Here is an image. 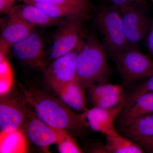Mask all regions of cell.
<instances>
[{"instance_id": "1", "label": "cell", "mask_w": 153, "mask_h": 153, "mask_svg": "<svg viewBox=\"0 0 153 153\" xmlns=\"http://www.w3.org/2000/svg\"><path fill=\"white\" fill-rule=\"evenodd\" d=\"M111 75L107 53L95 32L91 31L77 56L76 81L85 89L94 84L108 82Z\"/></svg>"}, {"instance_id": "2", "label": "cell", "mask_w": 153, "mask_h": 153, "mask_svg": "<svg viewBox=\"0 0 153 153\" xmlns=\"http://www.w3.org/2000/svg\"><path fill=\"white\" fill-rule=\"evenodd\" d=\"M25 98L36 116L54 128L67 131L86 127L81 115L73 111L59 98L39 90H27L21 86Z\"/></svg>"}, {"instance_id": "3", "label": "cell", "mask_w": 153, "mask_h": 153, "mask_svg": "<svg viewBox=\"0 0 153 153\" xmlns=\"http://www.w3.org/2000/svg\"><path fill=\"white\" fill-rule=\"evenodd\" d=\"M94 22L101 37V43L111 57L131 48L127 40L117 7L102 6L97 12Z\"/></svg>"}, {"instance_id": "4", "label": "cell", "mask_w": 153, "mask_h": 153, "mask_svg": "<svg viewBox=\"0 0 153 153\" xmlns=\"http://www.w3.org/2000/svg\"><path fill=\"white\" fill-rule=\"evenodd\" d=\"M124 85L133 84L153 76V60L140 52L137 47L111 57Z\"/></svg>"}, {"instance_id": "5", "label": "cell", "mask_w": 153, "mask_h": 153, "mask_svg": "<svg viewBox=\"0 0 153 153\" xmlns=\"http://www.w3.org/2000/svg\"><path fill=\"white\" fill-rule=\"evenodd\" d=\"M81 18L65 19L58 27L52 39L48 52V57L52 61L73 51L85 40L84 23Z\"/></svg>"}, {"instance_id": "6", "label": "cell", "mask_w": 153, "mask_h": 153, "mask_svg": "<svg viewBox=\"0 0 153 153\" xmlns=\"http://www.w3.org/2000/svg\"><path fill=\"white\" fill-rule=\"evenodd\" d=\"M84 41L73 51L52 61L45 69L44 79L56 94L76 80V60Z\"/></svg>"}, {"instance_id": "7", "label": "cell", "mask_w": 153, "mask_h": 153, "mask_svg": "<svg viewBox=\"0 0 153 153\" xmlns=\"http://www.w3.org/2000/svg\"><path fill=\"white\" fill-rule=\"evenodd\" d=\"M117 7L127 40L131 46L137 47V44L144 38L150 27L145 7L135 5Z\"/></svg>"}, {"instance_id": "8", "label": "cell", "mask_w": 153, "mask_h": 153, "mask_svg": "<svg viewBox=\"0 0 153 153\" xmlns=\"http://www.w3.org/2000/svg\"><path fill=\"white\" fill-rule=\"evenodd\" d=\"M125 101L117 106L110 108L94 107L80 114L83 123L94 131L103 134L105 136L116 132L114 123L116 118L124 108Z\"/></svg>"}, {"instance_id": "9", "label": "cell", "mask_w": 153, "mask_h": 153, "mask_svg": "<svg viewBox=\"0 0 153 153\" xmlns=\"http://www.w3.org/2000/svg\"><path fill=\"white\" fill-rule=\"evenodd\" d=\"M11 48L14 57L19 61L34 67L45 66L44 42L41 36L34 31Z\"/></svg>"}, {"instance_id": "10", "label": "cell", "mask_w": 153, "mask_h": 153, "mask_svg": "<svg viewBox=\"0 0 153 153\" xmlns=\"http://www.w3.org/2000/svg\"><path fill=\"white\" fill-rule=\"evenodd\" d=\"M24 125L25 134L34 145L46 148L52 144L57 143L60 129L54 128L41 121L35 113L27 110V119Z\"/></svg>"}, {"instance_id": "11", "label": "cell", "mask_w": 153, "mask_h": 153, "mask_svg": "<svg viewBox=\"0 0 153 153\" xmlns=\"http://www.w3.org/2000/svg\"><path fill=\"white\" fill-rule=\"evenodd\" d=\"M27 119V110L14 99L1 96L0 131L8 132L21 129Z\"/></svg>"}, {"instance_id": "12", "label": "cell", "mask_w": 153, "mask_h": 153, "mask_svg": "<svg viewBox=\"0 0 153 153\" xmlns=\"http://www.w3.org/2000/svg\"><path fill=\"white\" fill-rule=\"evenodd\" d=\"M8 16V19L1 31L0 54L2 55H6L13 45L29 36L36 27L15 16Z\"/></svg>"}, {"instance_id": "13", "label": "cell", "mask_w": 153, "mask_h": 153, "mask_svg": "<svg viewBox=\"0 0 153 153\" xmlns=\"http://www.w3.org/2000/svg\"><path fill=\"white\" fill-rule=\"evenodd\" d=\"M7 14L18 17L35 27L44 28L59 27L64 20L51 18L41 9L28 3L13 7Z\"/></svg>"}, {"instance_id": "14", "label": "cell", "mask_w": 153, "mask_h": 153, "mask_svg": "<svg viewBox=\"0 0 153 153\" xmlns=\"http://www.w3.org/2000/svg\"><path fill=\"white\" fill-rule=\"evenodd\" d=\"M153 113V92L140 95L130 105L123 108L119 114V124L123 126L146 115Z\"/></svg>"}, {"instance_id": "15", "label": "cell", "mask_w": 153, "mask_h": 153, "mask_svg": "<svg viewBox=\"0 0 153 153\" xmlns=\"http://www.w3.org/2000/svg\"><path fill=\"white\" fill-rule=\"evenodd\" d=\"M124 135L132 140L153 135V113L135 120L120 127Z\"/></svg>"}, {"instance_id": "16", "label": "cell", "mask_w": 153, "mask_h": 153, "mask_svg": "<svg viewBox=\"0 0 153 153\" xmlns=\"http://www.w3.org/2000/svg\"><path fill=\"white\" fill-rule=\"evenodd\" d=\"M30 3L45 12L53 19H65L68 18H81L86 20L90 15L84 11L71 6L54 4L40 2Z\"/></svg>"}, {"instance_id": "17", "label": "cell", "mask_w": 153, "mask_h": 153, "mask_svg": "<svg viewBox=\"0 0 153 153\" xmlns=\"http://www.w3.org/2000/svg\"><path fill=\"white\" fill-rule=\"evenodd\" d=\"M84 89L75 80L57 95L64 104L71 109L83 112L87 110L85 107Z\"/></svg>"}, {"instance_id": "18", "label": "cell", "mask_w": 153, "mask_h": 153, "mask_svg": "<svg viewBox=\"0 0 153 153\" xmlns=\"http://www.w3.org/2000/svg\"><path fill=\"white\" fill-rule=\"evenodd\" d=\"M105 148L107 153H144L140 146L117 131L106 136Z\"/></svg>"}, {"instance_id": "19", "label": "cell", "mask_w": 153, "mask_h": 153, "mask_svg": "<svg viewBox=\"0 0 153 153\" xmlns=\"http://www.w3.org/2000/svg\"><path fill=\"white\" fill-rule=\"evenodd\" d=\"M27 146L26 137L20 129L8 132H1L0 153H25Z\"/></svg>"}, {"instance_id": "20", "label": "cell", "mask_w": 153, "mask_h": 153, "mask_svg": "<svg viewBox=\"0 0 153 153\" xmlns=\"http://www.w3.org/2000/svg\"><path fill=\"white\" fill-rule=\"evenodd\" d=\"M88 88L92 102L108 96L124 93L122 86L107 82L94 84Z\"/></svg>"}, {"instance_id": "21", "label": "cell", "mask_w": 153, "mask_h": 153, "mask_svg": "<svg viewBox=\"0 0 153 153\" xmlns=\"http://www.w3.org/2000/svg\"><path fill=\"white\" fill-rule=\"evenodd\" d=\"M24 2H40L71 6L77 8L90 14L93 9L90 0H16Z\"/></svg>"}, {"instance_id": "22", "label": "cell", "mask_w": 153, "mask_h": 153, "mask_svg": "<svg viewBox=\"0 0 153 153\" xmlns=\"http://www.w3.org/2000/svg\"><path fill=\"white\" fill-rule=\"evenodd\" d=\"M57 143L58 151L60 153L82 152L81 149L74 139L64 130H60Z\"/></svg>"}, {"instance_id": "23", "label": "cell", "mask_w": 153, "mask_h": 153, "mask_svg": "<svg viewBox=\"0 0 153 153\" xmlns=\"http://www.w3.org/2000/svg\"><path fill=\"white\" fill-rule=\"evenodd\" d=\"M146 80L135 88L127 97H126L124 108L130 105L140 95L149 91L153 92V76L147 78Z\"/></svg>"}, {"instance_id": "24", "label": "cell", "mask_w": 153, "mask_h": 153, "mask_svg": "<svg viewBox=\"0 0 153 153\" xmlns=\"http://www.w3.org/2000/svg\"><path fill=\"white\" fill-rule=\"evenodd\" d=\"M126 98L125 93H123L105 97L92 102L94 107L102 108H110L117 106L125 101Z\"/></svg>"}, {"instance_id": "25", "label": "cell", "mask_w": 153, "mask_h": 153, "mask_svg": "<svg viewBox=\"0 0 153 153\" xmlns=\"http://www.w3.org/2000/svg\"><path fill=\"white\" fill-rule=\"evenodd\" d=\"M113 5L116 7H120L123 5H135L144 7L147 4V0H108Z\"/></svg>"}, {"instance_id": "26", "label": "cell", "mask_w": 153, "mask_h": 153, "mask_svg": "<svg viewBox=\"0 0 153 153\" xmlns=\"http://www.w3.org/2000/svg\"><path fill=\"white\" fill-rule=\"evenodd\" d=\"M135 143L144 149L147 152L153 149V135L146 137L134 141Z\"/></svg>"}, {"instance_id": "27", "label": "cell", "mask_w": 153, "mask_h": 153, "mask_svg": "<svg viewBox=\"0 0 153 153\" xmlns=\"http://www.w3.org/2000/svg\"><path fill=\"white\" fill-rule=\"evenodd\" d=\"M16 0H0V12L7 13L13 7V5Z\"/></svg>"}, {"instance_id": "28", "label": "cell", "mask_w": 153, "mask_h": 153, "mask_svg": "<svg viewBox=\"0 0 153 153\" xmlns=\"http://www.w3.org/2000/svg\"><path fill=\"white\" fill-rule=\"evenodd\" d=\"M147 38V47L150 54L153 57V21L150 25Z\"/></svg>"}, {"instance_id": "29", "label": "cell", "mask_w": 153, "mask_h": 153, "mask_svg": "<svg viewBox=\"0 0 153 153\" xmlns=\"http://www.w3.org/2000/svg\"><path fill=\"white\" fill-rule=\"evenodd\" d=\"M149 152L153 153V149L152 150H151L150 151V152Z\"/></svg>"}, {"instance_id": "30", "label": "cell", "mask_w": 153, "mask_h": 153, "mask_svg": "<svg viewBox=\"0 0 153 153\" xmlns=\"http://www.w3.org/2000/svg\"><path fill=\"white\" fill-rule=\"evenodd\" d=\"M152 1L153 2V0H152Z\"/></svg>"}]
</instances>
